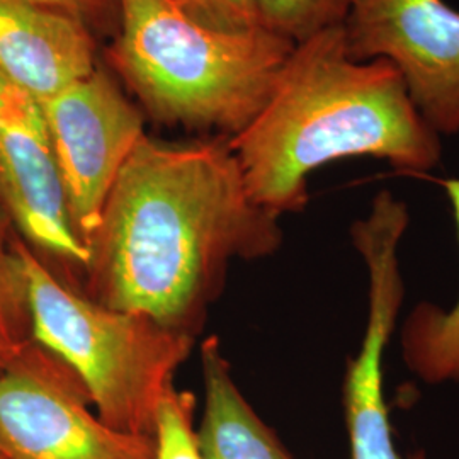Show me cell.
<instances>
[{
  "label": "cell",
  "mask_w": 459,
  "mask_h": 459,
  "mask_svg": "<svg viewBox=\"0 0 459 459\" xmlns=\"http://www.w3.org/2000/svg\"><path fill=\"white\" fill-rule=\"evenodd\" d=\"M229 142L250 196L279 218L305 210L310 176L325 165L368 157L424 176L443 159L398 70L354 60L342 26L296 45L261 113Z\"/></svg>",
  "instance_id": "7a4b0ae2"
},
{
  "label": "cell",
  "mask_w": 459,
  "mask_h": 459,
  "mask_svg": "<svg viewBox=\"0 0 459 459\" xmlns=\"http://www.w3.org/2000/svg\"><path fill=\"white\" fill-rule=\"evenodd\" d=\"M182 13L216 31L242 33L261 28L257 0H172Z\"/></svg>",
  "instance_id": "2e32d148"
},
{
  "label": "cell",
  "mask_w": 459,
  "mask_h": 459,
  "mask_svg": "<svg viewBox=\"0 0 459 459\" xmlns=\"http://www.w3.org/2000/svg\"><path fill=\"white\" fill-rule=\"evenodd\" d=\"M443 187L459 238V178L443 181ZM400 356L426 385H459V298L447 308L432 301L417 303L400 327Z\"/></svg>",
  "instance_id": "7c38bea8"
},
{
  "label": "cell",
  "mask_w": 459,
  "mask_h": 459,
  "mask_svg": "<svg viewBox=\"0 0 459 459\" xmlns=\"http://www.w3.org/2000/svg\"><path fill=\"white\" fill-rule=\"evenodd\" d=\"M352 0H257L261 28L299 45L313 36L342 26Z\"/></svg>",
  "instance_id": "5bb4252c"
},
{
  "label": "cell",
  "mask_w": 459,
  "mask_h": 459,
  "mask_svg": "<svg viewBox=\"0 0 459 459\" xmlns=\"http://www.w3.org/2000/svg\"><path fill=\"white\" fill-rule=\"evenodd\" d=\"M0 206L43 261L85 269L41 104L0 77Z\"/></svg>",
  "instance_id": "9c48e42d"
},
{
  "label": "cell",
  "mask_w": 459,
  "mask_h": 459,
  "mask_svg": "<svg viewBox=\"0 0 459 459\" xmlns=\"http://www.w3.org/2000/svg\"><path fill=\"white\" fill-rule=\"evenodd\" d=\"M39 104L68 210L89 246L119 170L145 136L143 116L99 68Z\"/></svg>",
  "instance_id": "ba28073f"
},
{
  "label": "cell",
  "mask_w": 459,
  "mask_h": 459,
  "mask_svg": "<svg viewBox=\"0 0 459 459\" xmlns=\"http://www.w3.org/2000/svg\"><path fill=\"white\" fill-rule=\"evenodd\" d=\"M282 246L278 214L250 196L229 138L145 134L119 170L89 240V298L193 335L233 261Z\"/></svg>",
  "instance_id": "6da1fadb"
},
{
  "label": "cell",
  "mask_w": 459,
  "mask_h": 459,
  "mask_svg": "<svg viewBox=\"0 0 459 459\" xmlns=\"http://www.w3.org/2000/svg\"><path fill=\"white\" fill-rule=\"evenodd\" d=\"M117 24L111 62L148 115L227 138L261 113L295 48L263 28H206L172 0H117Z\"/></svg>",
  "instance_id": "3957f363"
},
{
  "label": "cell",
  "mask_w": 459,
  "mask_h": 459,
  "mask_svg": "<svg viewBox=\"0 0 459 459\" xmlns=\"http://www.w3.org/2000/svg\"><path fill=\"white\" fill-rule=\"evenodd\" d=\"M13 237L14 227L0 206V373L34 342L26 281Z\"/></svg>",
  "instance_id": "4fadbf2b"
},
{
  "label": "cell",
  "mask_w": 459,
  "mask_h": 459,
  "mask_svg": "<svg viewBox=\"0 0 459 459\" xmlns=\"http://www.w3.org/2000/svg\"><path fill=\"white\" fill-rule=\"evenodd\" d=\"M342 28L354 60L390 62L427 125L459 134L458 9L446 0H352Z\"/></svg>",
  "instance_id": "52a82bcc"
},
{
  "label": "cell",
  "mask_w": 459,
  "mask_h": 459,
  "mask_svg": "<svg viewBox=\"0 0 459 459\" xmlns=\"http://www.w3.org/2000/svg\"><path fill=\"white\" fill-rule=\"evenodd\" d=\"M155 459H204L195 429V398L169 385L153 419Z\"/></svg>",
  "instance_id": "9a60e30c"
},
{
  "label": "cell",
  "mask_w": 459,
  "mask_h": 459,
  "mask_svg": "<svg viewBox=\"0 0 459 459\" xmlns=\"http://www.w3.org/2000/svg\"><path fill=\"white\" fill-rule=\"evenodd\" d=\"M0 459H5L4 458V455H2V453H0Z\"/></svg>",
  "instance_id": "ac0fdd59"
},
{
  "label": "cell",
  "mask_w": 459,
  "mask_h": 459,
  "mask_svg": "<svg viewBox=\"0 0 459 459\" xmlns=\"http://www.w3.org/2000/svg\"><path fill=\"white\" fill-rule=\"evenodd\" d=\"M409 225V204L383 189L351 227V242L368 271V320L342 390L351 459H427L422 451L403 456L396 449L385 400V352L405 299L398 250Z\"/></svg>",
  "instance_id": "8992f818"
},
{
  "label": "cell",
  "mask_w": 459,
  "mask_h": 459,
  "mask_svg": "<svg viewBox=\"0 0 459 459\" xmlns=\"http://www.w3.org/2000/svg\"><path fill=\"white\" fill-rule=\"evenodd\" d=\"M82 381L43 345L0 373V453L5 459H155L152 436L108 426Z\"/></svg>",
  "instance_id": "5b68a950"
},
{
  "label": "cell",
  "mask_w": 459,
  "mask_h": 459,
  "mask_svg": "<svg viewBox=\"0 0 459 459\" xmlns=\"http://www.w3.org/2000/svg\"><path fill=\"white\" fill-rule=\"evenodd\" d=\"M204 415L197 430L204 459H295L235 385L218 339L201 345Z\"/></svg>",
  "instance_id": "8fae6325"
},
{
  "label": "cell",
  "mask_w": 459,
  "mask_h": 459,
  "mask_svg": "<svg viewBox=\"0 0 459 459\" xmlns=\"http://www.w3.org/2000/svg\"><path fill=\"white\" fill-rule=\"evenodd\" d=\"M82 21L30 0H0V77L43 102L96 70Z\"/></svg>",
  "instance_id": "30bf717a"
},
{
  "label": "cell",
  "mask_w": 459,
  "mask_h": 459,
  "mask_svg": "<svg viewBox=\"0 0 459 459\" xmlns=\"http://www.w3.org/2000/svg\"><path fill=\"white\" fill-rule=\"evenodd\" d=\"M38 5L75 17L91 30L109 26L117 17V0H30Z\"/></svg>",
  "instance_id": "e0dca14e"
},
{
  "label": "cell",
  "mask_w": 459,
  "mask_h": 459,
  "mask_svg": "<svg viewBox=\"0 0 459 459\" xmlns=\"http://www.w3.org/2000/svg\"><path fill=\"white\" fill-rule=\"evenodd\" d=\"M33 339L82 381L99 417L117 430L152 436L165 388L193 351L191 333L75 291L14 230Z\"/></svg>",
  "instance_id": "277c9868"
}]
</instances>
